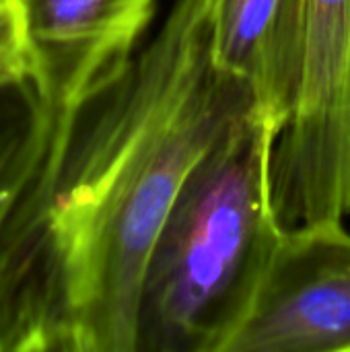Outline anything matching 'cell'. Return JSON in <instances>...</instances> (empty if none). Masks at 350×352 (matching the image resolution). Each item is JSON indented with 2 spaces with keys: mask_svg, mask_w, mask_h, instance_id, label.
I'll use <instances>...</instances> for the list:
<instances>
[{
  "mask_svg": "<svg viewBox=\"0 0 350 352\" xmlns=\"http://www.w3.org/2000/svg\"><path fill=\"white\" fill-rule=\"evenodd\" d=\"M278 130L258 109L194 165L153 245L136 352H225L285 235L272 198Z\"/></svg>",
  "mask_w": 350,
  "mask_h": 352,
  "instance_id": "2",
  "label": "cell"
},
{
  "mask_svg": "<svg viewBox=\"0 0 350 352\" xmlns=\"http://www.w3.org/2000/svg\"><path fill=\"white\" fill-rule=\"evenodd\" d=\"M35 87L47 109V130L124 64L149 27L157 0H19Z\"/></svg>",
  "mask_w": 350,
  "mask_h": 352,
  "instance_id": "5",
  "label": "cell"
},
{
  "mask_svg": "<svg viewBox=\"0 0 350 352\" xmlns=\"http://www.w3.org/2000/svg\"><path fill=\"white\" fill-rule=\"evenodd\" d=\"M225 352H350V233L342 221L285 229Z\"/></svg>",
  "mask_w": 350,
  "mask_h": 352,
  "instance_id": "4",
  "label": "cell"
},
{
  "mask_svg": "<svg viewBox=\"0 0 350 352\" xmlns=\"http://www.w3.org/2000/svg\"><path fill=\"white\" fill-rule=\"evenodd\" d=\"M210 2L173 0L47 130L0 229V352H136L157 235L194 165L256 109L212 56Z\"/></svg>",
  "mask_w": 350,
  "mask_h": 352,
  "instance_id": "1",
  "label": "cell"
},
{
  "mask_svg": "<svg viewBox=\"0 0 350 352\" xmlns=\"http://www.w3.org/2000/svg\"><path fill=\"white\" fill-rule=\"evenodd\" d=\"M47 134V109L35 82L0 89V229L29 184Z\"/></svg>",
  "mask_w": 350,
  "mask_h": 352,
  "instance_id": "7",
  "label": "cell"
},
{
  "mask_svg": "<svg viewBox=\"0 0 350 352\" xmlns=\"http://www.w3.org/2000/svg\"><path fill=\"white\" fill-rule=\"evenodd\" d=\"M35 82V62L19 0H0V89Z\"/></svg>",
  "mask_w": 350,
  "mask_h": 352,
  "instance_id": "8",
  "label": "cell"
},
{
  "mask_svg": "<svg viewBox=\"0 0 350 352\" xmlns=\"http://www.w3.org/2000/svg\"><path fill=\"white\" fill-rule=\"evenodd\" d=\"M272 198L285 227L350 212V0H303L301 74L272 155Z\"/></svg>",
  "mask_w": 350,
  "mask_h": 352,
  "instance_id": "3",
  "label": "cell"
},
{
  "mask_svg": "<svg viewBox=\"0 0 350 352\" xmlns=\"http://www.w3.org/2000/svg\"><path fill=\"white\" fill-rule=\"evenodd\" d=\"M210 37L217 64L250 89L281 134L297 99L303 0H212Z\"/></svg>",
  "mask_w": 350,
  "mask_h": 352,
  "instance_id": "6",
  "label": "cell"
}]
</instances>
